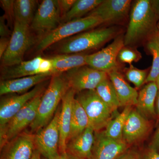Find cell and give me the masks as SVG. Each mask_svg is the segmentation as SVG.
<instances>
[{
  "label": "cell",
  "mask_w": 159,
  "mask_h": 159,
  "mask_svg": "<svg viewBox=\"0 0 159 159\" xmlns=\"http://www.w3.org/2000/svg\"><path fill=\"white\" fill-rule=\"evenodd\" d=\"M158 20L159 11L155 1H135L131 7L124 45H133L150 35L155 30Z\"/></svg>",
  "instance_id": "1"
},
{
  "label": "cell",
  "mask_w": 159,
  "mask_h": 159,
  "mask_svg": "<svg viewBox=\"0 0 159 159\" xmlns=\"http://www.w3.org/2000/svg\"><path fill=\"white\" fill-rule=\"evenodd\" d=\"M70 89L65 74L52 76L48 88L42 97L36 118L29 126L32 133L37 132L51 122L59 102Z\"/></svg>",
  "instance_id": "2"
},
{
  "label": "cell",
  "mask_w": 159,
  "mask_h": 159,
  "mask_svg": "<svg viewBox=\"0 0 159 159\" xmlns=\"http://www.w3.org/2000/svg\"><path fill=\"white\" fill-rule=\"evenodd\" d=\"M117 27L94 29L69 38L60 45L57 52L61 54L81 53L97 48L118 36Z\"/></svg>",
  "instance_id": "3"
},
{
  "label": "cell",
  "mask_w": 159,
  "mask_h": 159,
  "mask_svg": "<svg viewBox=\"0 0 159 159\" xmlns=\"http://www.w3.org/2000/svg\"><path fill=\"white\" fill-rule=\"evenodd\" d=\"M77 94L76 99L85 110L89 126L95 132L105 129L111 120L119 113L115 112L102 101L96 90L84 91Z\"/></svg>",
  "instance_id": "4"
},
{
  "label": "cell",
  "mask_w": 159,
  "mask_h": 159,
  "mask_svg": "<svg viewBox=\"0 0 159 159\" xmlns=\"http://www.w3.org/2000/svg\"><path fill=\"white\" fill-rule=\"evenodd\" d=\"M103 23L100 18L93 16H87L64 23L41 39L37 47V51L42 52L55 43L94 29Z\"/></svg>",
  "instance_id": "5"
},
{
  "label": "cell",
  "mask_w": 159,
  "mask_h": 159,
  "mask_svg": "<svg viewBox=\"0 0 159 159\" xmlns=\"http://www.w3.org/2000/svg\"><path fill=\"white\" fill-rule=\"evenodd\" d=\"M34 42L30 26L15 20L9 46L1 58L2 66H11L22 62L26 51Z\"/></svg>",
  "instance_id": "6"
},
{
  "label": "cell",
  "mask_w": 159,
  "mask_h": 159,
  "mask_svg": "<svg viewBox=\"0 0 159 159\" xmlns=\"http://www.w3.org/2000/svg\"><path fill=\"white\" fill-rule=\"evenodd\" d=\"M42 96L40 94L31 100L0 129V148L31 125L36 118Z\"/></svg>",
  "instance_id": "7"
},
{
  "label": "cell",
  "mask_w": 159,
  "mask_h": 159,
  "mask_svg": "<svg viewBox=\"0 0 159 159\" xmlns=\"http://www.w3.org/2000/svg\"><path fill=\"white\" fill-rule=\"evenodd\" d=\"M60 109L48 125L34 134L35 148L46 159H56L60 154Z\"/></svg>",
  "instance_id": "8"
},
{
  "label": "cell",
  "mask_w": 159,
  "mask_h": 159,
  "mask_svg": "<svg viewBox=\"0 0 159 159\" xmlns=\"http://www.w3.org/2000/svg\"><path fill=\"white\" fill-rule=\"evenodd\" d=\"M70 89L76 94L82 91L95 90L102 80L108 77L105 72L86 65L65 72Z\"/></svg>",
  "instance_id": "9"
},
{
  "label": "cell",
  "mask_w": 159,
  "mask_h": 159,
  "mask_svg": "<svg viewBox=\"0 0 159 159\" xmlns=\"http://www.w3.org/2000/svg\"><path fill=\"white\" fill-rule=\"evenodd\" d=\"M124 46V36L118 35L104 48L93 54H87V65L107 74L111 71L119 70L117 57L119 51Z\"/></svg>",
  "instance_id": "10"
},
{
  "label": "cell",
  "mask_w": 159,
  "mask_h": 159,
  "mask_svg": "<svg viewBox=\"0 0 159 159\" xmlns=\"http://www.w3.org/2000/svg\"><path fill=\"white\" fill-rule=\"evenodd\" d=\"M61 15L57 0H44L38 7L30 29L48 33L59 25Z\"/></svg>",
  "instance_id": "11"
},
{
  "label": "cell",
  "mask_w": 159,
  "mask_h": 159,
  "mask_svg": "<svg viewBox=\"0 0 159 159\" xmlns=\"http://www.w3.org/2000/svg\"><path fill=\"white\" fill-rule=\"evenodd\" d=\"M43 90L44 85L41 83L21 95L9 94V96L2 98L0 102V129L3 128L28 102L42 94Z\"/></svg>",
  "instance_id": "12"
},
{
  "label": "cell",
  "mask_w": 159,
  "mask_h": 159,
  "mask_svg": "<svg viewBox=\"0 0 159 159\" xmlns=\"http://www.w3.org/2000/svg\"><path fill=\"white\" fill-rule=\"evenodd\" d=\"M123 139L107 136L103 130L95 132L94 142L90 159H116L129 149Z\"/></svg>",
  "instance_id": "13"
},
{
  "label": "cell",
  "mask_w": 159,
  "mask_h": 159,
  "mask_svg": "<svg viewBox=\"0 0 159 159\" xmlns=\"http://www.w3.org/2000/svg\"><path fill=\"white\" fill-rule=\"evenodd\" d=\"M34 134L25 131L1 148V159H31L35 148Z\"/></svg>",
  "instance_id": "14"
},
{
  "label": "cell",
  "mask_w": 159,
  "mask_h": 159,
  "mask_svg": "<svg viewBox=\"0 0 159 159\" xmlns=\"http://www.w3.org/2000/svg\"><path fill=\"white\" fill-rule=\"evenodd\" d=\"M151 127L150 120L133 109L125 121L122 139L129 145L138 143L147 136Z\"/></svg>",
  "instance_id": "15"
},
{
  "label": "cell",
  "mask_w": 159,
  "mask_h": 159,
  "mask_svg": "<svg viewBox=\"0 0 159 159\" xmlns=\"http://www.w3.org/2000/svg\"><path fill=\"white\" fill-rule=\"evenodd\" d=\"M131 2L130 0H103L87 16L100 18L103 23L116 22L128 16Z\"/></svg>",
  "instance_id": "16"
},
{
  "label": "cell",
  "mask_w": 159,
  "mask_h": 159,
  "mask_svg": "<svg viewBox=\"0 0 159 159\" xmlns=\"http://www.w3.org/2000/svg\"><path fill=\"white\" fill-rule=\"evenodd\" d=\"M76 93L70 89L62 99V106L59 116L60 153L66 151V145L70 131L73 106L75 99Z\"/></svg>",
  "instance_id": "17"
},
{
  "label": "cell",
  "mask_w": 159,
  "mask_h": 159,
  "mask_svg": "<svg viewBox=\"0 0 159 159\" xmlns=\"http://www.w3.org/2000/svg\"><path fill=\"white\" fill-rule=\"evenodd\" d=\"M53 75L51 74H41L16 79L1 80L0 95L25 93L33 87H34L49 79Z\"/></svg>",
  "instance_id": "18"
},
{
  "label": "cell",
  "mask_w": 159,
  "mask_h": 159,
  "mask_svg": "<svg viewBox=\"0 0 159 159\" xmlns=\"http://www.w3.org/2000/svg\"><path fill=\"white\" fill-rule=\"evenodd\" d=\"M116 93L120 107L135 106L139 93L126 82L119 70L111 71L107 74Z\"/></svg>",
  "instance_id": "19"
},
{
  "label": "cell",
  "mask_w": 159,
  "mask_h": 159,
  "mask_svg": "<svg viewBox=\"0 0 159 159\" xmlns=\"http://www.w3.org/2000/svg\"><path fill=\"white\" fill-rule=\"evenodd\" d=\"M158 90L156 82H150L146 84L139 93L136 109L149 120L157 117L155 104Z\"/></svg>",
  "instance_id": "20"
},
{
  "label": "cell",
  "mask_w": 159,
  "mask_h": 159,
  "mask_svg": "<svg viewBox=\"0 0 159 159\" xmlns=\"http://www.w3.org/2000/svg\"><path fill=\"white\" fill-rule=\"evenodd\" d=\"M95 142V131L89 126L85 130L67 142L66 151L83 159H90Z\"/></svg>",
  "instance_id": "21"
},
{
  "label": "cell",
  "mask_w": 159,
  "mask_h": 159,
  "mask_svg": "<svg viewBox=\"0 0 159 159\" xmlns=\"http://www.w3.org/2000/svg\"><path fill=\"white\" fill-rule=\"evenodd\" d=\"M43 57L38 56L11 66L3 67L1 80H7L41 74L39 65Z\"/></svg>",
  "instance_id": "22"
},
{
  "label": "cell",
  "mask_w": 159,
  "mask_h": 159,
  "mask_svg": "<svg viewBox=\"0 0 159 159\" xmlns=\"http://www.w3.org/2000/svg\"><path fill=\"white\" fill-rule=\"evenodd\" d=\"M86 55L81 53L61 54L51 57L53 66L52 74H63L72 69L87 65Z\"/></svg>",
  "instance_id": "23"
},
{
  "label": "cell",
  "mask_w": 159,
  "mask_h": 159,
  "mask_svg": "<svg viewBox=\"0 0 159 159\" xmlns=\"http://www.w3.org/2000/svg\"><path fill=\"white\" fill-rule=\"evenodd\" d=\"M89 125L88 117L85 110L75 98L72 112L70 131L68 142L82 133L88 127Z\"/></svg>",
  "instance_id": "24"
},
{
  "label": "cell",
  "mask_w": 159,
  "mask_h": 159,
  "mask_svg": "<svg viewBox=\"0 0 159 159\" xmlns=\"http://www.w3.org/2000/svg\"><path fill=\"white\" fill-rule=\"evenodd\" d=\"M37 2L34 0L14 1L15 20L30 26L36 12Z\"/></svg>",
  "instance_id": "25"
},
{
  "label": "cell",
  "mask_w": 159,
  "mask_h": 159,
  "mask_svg": "<svg viewBox=\"0 0 159 159\" xmlns=\"http://www.w3.org/2000/svg\"><path fill=\"white\" fill-rule=\"evenodd\" d=\"M95 90L99 97L111 109L115 112L119 113L118 109L120 107V102L112 83L108 77L102 80Z\"/></svg>",
  "instance_id": "26"
},
{
  "label": "cell",
  "mask_w": 159,
  "mask_h": 159,
  "mask_svg": "<svg viewBox=\"0 0 159 159\" xmlns=\"http://www.w3.org/2000/svg\"><path fill=\"white\" fill-rule=\"evenodd\" d=\"M133 106L125 107L121 113H119L103 130L107 136L115 139H122V132L125 121L129 115L132 110Z\"/></svg>",
  "instance_id": "27"
},
{
  "label": "cell",
  "mask_w": 159,
  "mask_h": 159,
  "mask_svg": "<svg viewBox=\"0 0 159 159\" xmlns=\"http://www.w3.org/2000/svg\"><path fill=\"white\" fill-rule=\"evenodd\" d=\"M102 0H76L73 7L66 15L63 20L65 23L82 18L89 13L102 2Z\"/></svg>",
  "instance_id": "28"
},
{
  "label": "cell",
  "mask_w": 159,
  "mask_h": 159,
  "mask_svg": "<svg viewBox=\"0 0 159 159\" xmlns=\"http://www.w3.org/2000/svg\"><path fill=\"white\" fill-rule=\"evenodd\" d=\"M147 48L152 55V63L145 84L157 82L159 77V41L157 36L148 41Z\"/></svg>",
  "instance_id": "29"
},
{
  "label": "cell",
  "mask_w": 159,
  "mask_h": 159,
  "mask_svg": "<svg viewBox=\"0 0 159 159\" xmlns=\"http://www.w3.org/2000/svg\"><path fill=\"white\" fill-rule=\"evenodd\" d=\"M150 69L140 70L133 65L125 69V77L129 81L133 84L137 89L140 88L144 84L147 79Z\"/></svg>",
  "instance_id": "30"
},
{
  "label": "cell",
  "mask_w": 159,
  "mask_h": 159,
  "mask_svg": "<svg viewBox=\"0 0 159 159\" xmlns=\"http://www.w3.org/2000/svg\"><path fill=\"white\" fill-rule=\"evenodd\" d=\"M142 54L137 49L129 46H124L119 51L117 60L118 62L127 63L131 65L142 58Z\"/></svg>",
  "instance_id": "31"
},
{
  "label": "cell",
  "mask_w": 159,
  "mask_h": 159,
  "mask_svg": "<svg viewBox=\"0 0 159 159\" xmlns=\"http://www.w3.org/2000/svg\"><path fill=\"white\" fill-rule=\"evenodd\" d=\"M1 6L4 10L6 17L8 23L11 24L15 22L14 4V1L12 0H1Z\"/></svg>",
  "instance_id": "32"
},
{
  "label": "cell",
  "mask_w": 159,
  "mask_h": 159,
  "mask_svg": "<svg viewBox=\"0 0 159 159\" xmlns=\"http://www.w3.org/2000/svg\"><path fill=\"white\" fill-rule=\"evenodd\" d=\"M76 0H57L61 19H63L66 15L70 11Z\"/></svg>",
  "instance_id": "33"
},
{
  "label": "cell",
  "mask_w": 159,
  "mask_h": 159,
  "mask_svg": "<svg viewBox=\"0 0 159 159\" xmlns=\"http://www.w3.org/2000/svg\"><path fill=\"white\" fill-rule=\"evenodd\" d=\"M53 63L50 58H43L39 65V72L40 74H52Z\"/></svg>",
  "instance_id": "34"
},
{
  "label": "cell",
  "mask_w": 159,
  "mask_h": 159,
  "mask_svg": "<svg viewBox=\"0 0 159 159\" xmlns=\"http://www.w3.org/2000/svg\"><path fill=\"white\" fill-rule=\"evenodd\" d=\"M137 159H159L158 152L148 148L142 152H139Z\"/></svg>",
  "instance_id": "35"
},
{
  "label": "cell",
  "mask_w": 159,
  "mask_h": 159,
  "mask_svg": "<svg viewBox=\"0 0 159 159\" xmlns=\"http://www.w3.org/2000/svg\"><path fill=\"white\" fill-rule=\"evenodd\" d=\"M6 19L5 16L0 17V35L1 37H8L10 31L6 23Z\"/></svg>",
  "instance_id": "36"
},
{
  "label": "cell",
  "mask_w": 159,
  "mask_h": 159,
  "mask_svg": "<svg viewBox=\"0 0 159 159\" xmlns=\"http://www.w3.org/2000/svg\"><path fill=\"white\" fill-rule=\"evenodd\" d=\"M148 148L159 151V124Z\"/></svg>",
  "instance_id": "37"
},
{
  "label": "cell",
  "mask_w": 159,
  "mask_h": 159,
  "mask_svg": "<svg viewBox=\"0 0 159 159\" xmlns=\"http://www.w3.org/2000/svg\"><path fill=\"white\" fill-rule=\"evenodd\" d=\"M139 152L133 149H129L116 159H137Z\"/></svg>",
  "instance_id": "38"
},
{
  "label": "cell",
  "mask_w": 159,
  "mask_h": 159,
  "mask_svg": "<svg viewBox=\"0 0 159 159\" xmlns=\"http://www.w3.org/2000/svg\"><path fill=\"white\" fill-rule=\"evenodd\" d=\"M10 39L8 37H1L0 39V57H3L4 53L8 48Z\"/></svg>",
  "instance_id": "39"
},
{
  "label": "cell",
  "mask_w": 159,
  "mask_h": 159,
  "mask_svg": "<svg viewBox=\"0 0 159 159\" xmlns=\"http://www.w3.org/2000/svg\"><path fill=\"white\" fill-rule=\"evenodd\" d=\"M56 159H83L72 154L67 151L60 153L59 156Z\"/></svg>",
  "instance_id": "40"
},
{
  "label": "cell",
  "mask_w": 159,
  "mask_h": 159,
  "mask_svg": "<svg viewBox=\"0 0 159 159\" xmlns=\"http://www.w3.org/2000/svg\"><path fill=\"white\" fill-rule=\"evenodd\" d=\"M157 84L158 90L156 100V111L157 116L159 117V83L158 82H157Z\"/></svg>",
  "instance_id": "41"
},
{
  "label": "cell",
  "mask_w": 159,
  "mask_h": 159,
  "mask_svg": "<svg viewBox=\"0 0 159 159\" xmlns=\"http://www.w3.org/2000/svg\"><path fill=\"white\" fill-rule=\"evenodd\" d=\"M41 154L39 152L35 149L31 159H41Z\"/></svg>",
  "instance_id": "42"
},
{
  "label": "cell",
  "mask_w": 159,
  "mask_h": 159,
  "mask_svg": "<svg viewBox=\"0 0 159 159\" xmlns=\"http://www.w3.org/2000/svg\"><path fill=\"white\" fill-rule=\"evenodd\" d=\"M157 38L158 39L159 41V21L158 24L157 26Z\"/></svg>",
  "instance_id": "43"
},
{
  "label": "cell",
  "mask_w": 159,
  "mask_h": 159,
  "mask_svg": "<svg viewBox=\"0 0 159 159\" xmlns=\"http://www.w3.org/2000/svg\"><path fill=\"white\" fill-rule=\"evenodd\" d=\"M157 82L159 83V77H158V78L157 80Z\"/></svg>",
  "instance_id": "44"
},
{
  "label": "cell",
  "mask_w": 159,
  "mask_h": 159,
  "mask_svg": "<svg viewBox=\"0 0 159 159\" xmlns=\"http://www.w3.org/2000/svg\"><path fill=\"white\" fill-rule=\"evenodd\" d=\"M44 159H46L44 158Z\"/></svg>",
  "instance_id": "45"
}]
</instances>
